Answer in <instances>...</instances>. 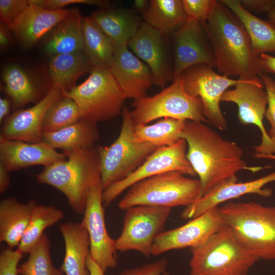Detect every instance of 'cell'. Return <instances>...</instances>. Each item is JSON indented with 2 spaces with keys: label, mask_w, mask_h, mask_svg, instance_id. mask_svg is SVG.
I'll list each match as a JSON object with an SVG mask.
<instances>
[{
  "label": "cell",
  "mask_w": 275,
  "mask_h": 275,
  "mask_svg": "<svg viewBox=\"0 0 275 275\" xmlns=\"http://www.w3.org/2000/svg\"><path fill=\"white\" fill-rule=\"evenodd\" d=\"M239 2L251 13H268L275 7V0H239Z\"/></svg>",
  "instance_id": "7bdbcfd3"
},
{
  "label": "cell",
  "mask_w": 275,
  "mask_h": 275,
  "mask_svg": "<svg viewBox=\"0 0 275 275\" xmlns=\"http://www.w3.org/2000/svg\"><path fill=\"white\" fill-rule=\"evenodd\" d=\"M167 266V260L162 258L140 267L126 269L119 275H161L166 271Z\"/></svg>",
  "instance_id": "b9f144b4"
},
{
  "label": "cell",
  "mask_w": 275,
  "mask_h": 275,
  "mask_svg": "<svg viewBox=\"0 0 275 275\" xmlns=\"http://www.w3.org/2000/svg\"><path fill=\"white\" fill-rule=\"evenodd\" d=\"M205 123L185 121L181 135L187 143L186 157L199 177L202 197L222 183L237 177L241 170L255 173L270 167L248 166L243 159L242 148Z\"/></svg>",
  "instance_id": "6da1fadb"
},
{
  "label": "cell",
  "mask_w": 275,
  "mask_h": 275,
  "mask_svg": "<svg viewBox=\"0 0 275 275\" xmlns=\"http://www.w3.org/2000/svg\"><path fill=\"white\" fill-rule=\"evenodd\" d=\"M9 31L8 26L1 23L0 46L2 48H6L11 43L12 38Z\"/></svg>",
  "instance_id": "f6af8a7d"
},
{
  "label": "cell",
  "mask_w": 275,
  "mask_h": 275,
  "mask_svg": "<svg viewBox=\"0 0 275 275\" xmlns=\"http://www.w3.org/2000/svg\"><path fill=\"white\" fill-rule=\"evenodd\" d=\"M65 253L61 267L66 275H90L87 262L90 254V239L81 223L68 222L60 226Z\"/></svg>",
  "instance_id": "603a6c76"
},
{
  "label": "cell",
  "mask_w": 275,
  "mask_h": 275,
  "mask_svg": "<svg viewBox=\"0 0 275 275\" xmlns=\"http://www.w3.org/2000/svg\"><path fill=\"white\" fill-rule=\"evenodd\" d=\"M190 275H248L259 260L224 225L203 244L191 248Z\"/></svg>",
  "instance_id": "5b68a950"
},
{
  "label": "cell",
  "mask_w": 275,
  "mask_h": 275,
  "mask_svg": "<svg viewBox=\"0 0 275 275\" xmlns=\"http://www.w3.org/2000/svg\"><path fill=\"white\" fill-rule=\"evenodd\" d=\"M125 98L134 100L146 96L154 84L149 67L129 50L127 45L115 48L109 68Z\"/></svg>",
  "instance_id": "ffe728a7"
},
{
  "label": "cell",
  "mask_w": 275,
  "mask_h": 275,
  "mask_svg": "<svg viewBox=\"0 0 275 275\" xmlns=\"http://www.w3.org/2000/svg\"><path fill=\"white\" fill-rule=\"evenodd\" d=\"M187 20L205 22L211 13L215 0H182Z\"/></svg>",
  "instance_id": "8d00e7d4"
},
{
  "label": "cell",
  "mask_w": 275,
  "mask_h": 275,
  "mask_svg": "<svg viewBox=\"0 0 275 275\" xmlns=\"http://www.w3.org/2000/svg\"><path fill=\"white\" fill-rule=\"evenodd\" d=\"M9 172L0 164V193H4L9 186L10 178Z\"/></svg>",
  "instance_id": "bcb514c9"
},
{
  "label": "cell",
  "mask_w": 275,
  "mask_h": 275,
  "mask_svg": "<svg viewBox=\"0 0 275 275\" xmlns=\"http://www.w3.org/2000/svg\"><path fill=\"white\" fill-rule=\"evenodd\" d=\"M135 9L143 14L149 6V1L147 0H135L134 1Z\"/></svg>",
  "instance_id": "681fc988"
},
{
  "label": "cell",
  "mask_w": 275,
  "mask_h": 275,
  "mask_svg": "<svg viewBox=\"0 0 275 275\" xmlns=\"http://www.w3.org/2000/svg\"><path fill=\"white\" fill-rule=\"evenodd\" d=\"M3 77L5 91L15 106H24L37 98V87L29 74L20 66L15 64L7 66L3 70Z\"/></svg>",
  "instance_id": "836d02e7"
},
{
  "label": "cell",
  "mask_w": 275,
  "mask_h": 275,
  "mask_svg": "<svg viewBox=\"0 0 275 275\" xmlns=\"http://www.w3.org/2000/svg\"><path fill=\"white\" fill-rule=\"evenodd\" d=\"M164 34L144 21L127 43L131 51L150 69L154 84L162 89L173 81V67Z\"/></svg>",
  "instance_id": "e0dca14e"
},
{
  "label": "cell",
  "mask_w": 275,
  "mask_h": 275,
  "mask_svg": "<svg viewBox=\"0 0 275 275\" xmlns=\"http://www.w3.org/2000/svg\"><path fill=\"white\" fill-rule=\"evenodd\" d=\"M99 138L97 124L81 119L59 130L43 133L42 142L64 151L94 147Z\"/></svg>",
  "instance_id": "83f0119b"
},
{
  "label": "cell",
  "mask_w": 275,
  "mask_h": 275,
  "mask_svg": "<svg viewBox=\"0 0 275 275\" xmlns=\"http://www.w3.org/2000/svg\"><path fill=\"white\" fill-rule=\"evenodd\" d=\"M234 87L224 93L221 102L235 103L238 106L240 122L243 125H255L261 131V141L254 147L255 153L275 154V143L270 138L263 122L267 97L262 80L259 77L242 80Z\"/></svg>",
  "instance_id": "4fadbf2b"
},
{
  "label": "cell",
  "mask_w": 275,
  "mask_h": 275,
  "mask_svg": "<svg viewBox=\"0 0 275 275\" xmlns=\"http://www.w3.org/2000/svg\"><path fill=\"white\" fill-rule=\"evenodd\" d=\"M50 249L49 239L44 233L29 253L27 260L19 266V274L63 275L61 268L53 266Z\"/></svg>",
  "instance_id": "e575fe53"
},
{
  "label": "cell",
  "mask_w": 275,
  "mask_h": 275,
  "mask_svg": "<svg viewBox=\"0 0 275 275\" xmlns=\"http://www.w3.org/2000/svg\"><path fill=\"white\" fill-rule=\"evenodd\" d=\"M30 5L48 10H59L71 4H81L107 7L108 2L102 0H29Z\"/></svg>",
  "instance_id": "60d3db41"
},
{
  "label": "cell",
  "mask_w": 275,
  "mask_h": 275,
  "mask_svg": "<svg viewBox=\"0 0 275 275\" xmlns=\"http://www.w3.org/2000/svg\"><path fill=\"white\" fill-rule=\"evenodd\" d=\"M240 20L245 29L251 43L253 53L275 52V26L245 10L239 0L220 1Z\"/></svg>",
  "instance_id": "d4e9b609"
},
{
  "label": "cell",
  "mask_w": 275,
  "mask_h": 275,
  "mask_svg": "<svg viewBox=\"0 0 275 275\" xmlns=\"http://www.w3.org/2000/svg\"><path fill=\"white\" fill-rule=\"evenodd\" d=\"M101 181L93 187L86 203L84 217L80 223L88 231L90 239V254L105 272L117 265L115 240L106 230Z\"/></svg>",
  "instance_id": "5bb4252c"
},
{
  "label": "cell",
  "mask_w": 275,
  "mask_h": 275,
  "mask_svg": "<svg viewBox=\"0 0 275 275\" xmlns=\"http://www.w3.org/2000/svg\"><path fill=\"white\" fill-rule=\"evenodd\" d=\"M91 17L114 48L127 45L142 23L133 12L125 10L95 11Z\"/></svg>",
  "instance_id": "484cf974"
},
{
  "label": "cell",
  "mask_w": 275,
  "mask_h": 275,
  "mask_svg": "<svg viewBox=\"0 0 275 275\" xmlns=\"http://www.w3.org/2000/svg\"><path fill=\"white\" fill-rule=\"evenodd\" d=\"M259 61L263 73L269 72L275 75V57L261 53L259 55Z\"/></svg>",
  "instance_id": "ee69618b"
},
{
  "label": "cell",
  "mask_w": 275,
  "mask_h": 275,
  "mask_svg": "<svg viewBox=\"0 0 275 275\" xmlns=\"http://www.w3.org/2000/svg\"><path fill=\"white\" fill-rule=\"evenodd\" d=\"M187 149L186 142L183 139L173 145L156 149L133 173L103 190V206H108L135 183L155 175L177 171L185 175L196 176L186 157Z\"/></svg>",
  "instance_id": "7c38bea8"
},
{
  "label": "cell",
  "mask_w": 275,
  "mask_h": 275,
  "mask_svg": "<svg viewBox=\"0 0 275 275\" xmlns=\"http://www.w3.org/2000/svg\"><path fill=\"white\" fill-rule=\"evenodd\" d=\"M84 52L92 67L109 68L114 47L91 17L82 19Z\"/></svg>",
  "instance_id": "f546056e"
},
{
  "label": "cell",
  "mask_w": 275,
  "mask_h": 275,
  "mask_svg": "<svg viewBox=\"0 0 275 275\" xmlns=\"http://www.w3.org/2000/svg\"><path fill=\"white\" fill-rule=\"evenodd\" d=\"M92 68L84 51L52 56L49 65L52 87L62 93L69 91L75 86L77 79L90 72Z\"/></svg>",
  "instance_id": "f1b7e54d"
},
{
  "label": "cell",
  "mask_w": 275,
  "mask_h": 275,
  "mask_svg": "<svg viewBox=\"0 0 275 275\" xmlns=\"http://www.w3.org/2000/svg\"><path fill=\"white\" fill-rule=\"evenodd\" d=\"M62 96V92L52 87L35 105L8 116L3 123L0 138L31 143L42 142V124L45 113Z\"/></svg>",
  "instance_id": "d6986e66"
},
{
  "label": "cell",
  "mask_w": 275,
  "mask_h": 275,
  "mask_svg": "<svg viewBox=\"0 0 275 275\" xmlns=\"http://www.w3.org/2000/svg\"><path fill=\"white\" fill-rule=\"evenodd\" d=\"M132 107L130 113L134 124L167 118L208 123L201 99L186 92L182 76L158 94L134 100Z\"/></svg>",
  "instance_id": "9c48e42d"
},
{
  "label": "cell",
  "mask_w": 275,
  "mask_h": 275,
  "mask_svg": "<svg viewBox=\"0 0 275 275\" xmlns=\"http://www.w3.org/2000/svg\"><path fill=\"white\" fill-rule=\"evenodd\" d=\"M87 265L90 275H105V272L94 260L90 254L88 257Z\"/></svg>",
  "instance_id": "7dc6e473"
},
{
  "label": "cell",
  "mask_w": 275,
  "mask_h": 275,
  "mask_svg": "<svg viewBox=\"0 0 275 275\" xmlns=\"http://www.w3.org/2000/svg\"><path fill=\"white\" fill-rule=\"evenodd\" d=\"M37 205L34 200L24 203L14 198L0 202V241L9 248L18 246L28 227L33 210Z\"/></svg>",
  "instance_id": "cb8c5ba5"
},
{
  "label": "cell",
  "mask_w": 275,
  "mask_h": 275,
  "mask_svg": "<svg viewBox=\"0 0 275 275\" xmlns=\"http://www.w3.org/2000/svg\"><path fill=\"white\" fill-rule=\"evenodd\" d=\"M10 103L6 98H0V122L3 121L7 117L10 112Z\"/></svg>",
  "instance_id": "c3c4849f"
},
{
  "label": "cell",
  "mask_w": 275,
  "mask_h": 275,
  "mask_svg": "<svg viewBox=\"0 0 275 275\" xmlns=\"http://www.w3.org/2000/svg\"><path fill=\"white\" fill-rule=\"evenodd\" d=\"M224 225L219 207L214 208L181 227L160 232L154 240L151 255L200 246Z\"/></svg>",
  "instance_id": "2e32d148"
},
{
  "label": "cell",
  "mask_w": 275,
  "mask_h": 275,
  "mask_svg": "<svg viewBox=\"0 0 275 275\" xmlns=\"http://www.w3.org/2000/svg\"><path fill=\"white\" fill-rule=\"evenodd\" d=\"M275 181V171L258 179L250 181L238 182L236 177L228 180L214 187L203 196L196 202L183 210V219H193L206 212L218 207V205L242 196L254 194L268 197L272 195L271 189L264 188L268 183Z\"/></svg>",
  "instance_id": "ac0fdd59"
},
{
  "label": "cell",
  "mask_w": 275,
  "mask_h": 275,
  "mask_svg": "<svg viewBox=\"0 0 275 275\" xmlns=\"http://www.w3.org/2000/svg\"><path fill=\"white\" fill-rule=\"evenodd\" d=\"M202 24L212 47L218 73L243 80L254 79L263 73L259 56L253 53L243 25L220 1H215Z\"/></svg>",
  "instance_id": "7a4b0ae2"
},
{
  "label": "cell",
  "mask_w": 275,
  "mask_h": 275,
  "mask_svg": "<svg viewBox=\"0 0 275 275\" xmlns=\"http://www.w3.org/2000/svg\"><path fill=\"white\" fill-rule=\"evenodd\" d=\"M161 275H171V274L168 272L166 271L163 273H162Z\"/></svg>",
  "instance_id": "f5cc1de1"
},
{
  "label": "cell",
  "mask_w": 275,
  "mask_h": 275,
  "mask_svg": "<svg viewBox=\"0 0 275 275\" xmlns=\"http://www.w3.org/2000/svg\"><path fill=\"white\" fill-rule=\"evenodd\" d=\"M172 208L137 205L126 209L121 234L115 240L117 251H135L149 258L156 236L162 231Z\"/></svg>",
  "instance_id": "30bf717a"
},
{
  "label": "cell",
  "mask_w": 275,
  "mask_h": 275,
  "mask_svg": "<svg viewBox=\"0 0 275 275\" xmlns=\"http://www.w3.org/2000/svg\"><path fill=\"white\" fill-rule=\"evenodd\" d=\"M254 157L257 158L269 159L275 160V154H259L254 153Z\"/></svg>",
  "instance_id": "f907efd6"
},
{
  "label": "cell",
  "mask_w": 275,
  "mask_h": 275,
  "mask_svg": "<svg viewBox=\"0 0 275 275\" xmlns=\"http://www.w3.org/2000/svg\"><path fill=\"white\" fill-rule=\"evenodd\" d=\"M66 159L63 152L42 142L31 143L0 138V164L9 172L34 166L45 167Z\"/></svg>",
  "instance_id": "44dd1931"
},
{
  "label": "cell",
  "mask_w": 275,
  "mask_h": 275,
  "mask_svg": "<svg viewBox=\"0 0 275 275\" xmlns=\"http://www.w3.org/2000/svg\"><path fill=\"white\" fill-rule=\"evenodd\" d=\"M82 19L78 9L70 10L48 37L45 51L52 56L84 51Z\"/></svg>",
  "instance_id": "4316f807"
},
{
  "label": "cell",
  "mask_w": 275,
  "mask_h": 275,
  "mask_svg": "<svg viewBox=\"0 0 275 275\" xmlns=\"http://www.w3.org/2000/svg\"><path fill=\"white\" fill-rule=\"evenodd\" d=\"M181 76L186 92L201 99L208 123L221 130L227 129L228 123L220 106L221 98L229 87L243 79L221 74L215 72L212 67L203 64L189 68Z\"/></svg>",
  "instance_id": "8fae6325"
},
{
  "label": "cell",
  "mask_w": 275,
  "mask_h": 275,
  "mask_svg": "<svg viewBox=\"0 0 275 275\" xmlns=\"http://www.w3.org/2000/svg\"><path fill=\"white\" fill-rule=\"evenodd\" d=\"M185 121L162 118L151 124H134L138 140L150 143L157 148L173 145L181 139Z\"/></svg>",
  "instance_id": "1f68e13d"
},
{
  "label": "cell",
  "mask_w": 275,
  "mask_h": 275,
  "mask_svg": "<svg viewBox=\"0 0 275 275\" xmlns=\"http://www.w3.org/2000/svg\"><path fill=\"white\" fill-rule=\"evenodd\" d=\"M63 217V211L54 206L36 205L17 249L23 254H29L44 234V230L56 224Z\"/></svg>",
  "instance_id": "d6a6232c"
},
{
  "label": "cell",
  "mask_w": 275,
  "mask_h": 275,
  "mask_svg": "<svg viewBox=\"0 0 275 275\" xmlns=\"http://www.w3.org/2000/svg\"><path fill=\"white\" fill-rule=\"evenodd\" d=\"M219 209L240 245L259 260H275V206L229 202Z\"/></svg>",
  "instance_id": "277c9868"
},
{
  "label": "cell",
  "mask_w": 275,
  "mask_h": 275,
  "mask_svg": "<svg viewBox=\"0 0 275 275\" xmlns=\"http://www.w3.org/2000/svg\"><path fill=\"white\" fill-rule=\"evenodd\" d=\"M90 72L84 82L62 96L74 101L82 119L97 124L122 113L126 98L109 68L92 67Z\"/></svg>",
  "instance_id": "52a82bcc"
},
{
  "label": "cell",
  "mask_w": 275,
  "mask_h": 275,
  "mask_svg": "<svg viewBox=\"0 0 275 275\" xmlns=\"http://www.w3.org/2000/svg\"><path fill=\"white\" fill-rule=\"evenodd\" d=\"M81 119L79 109L74 101L62 96L46 112L42 124V132L59 130Z\"/></svg>",
  "instance_id": "d590c367"
},
{
  "label": "cell",
  "mask_w": 275,
  "mask_h": 275,
  "mask_svg": "<svg viewBox=\"0 0 275 275\" xmlns=\"http://www.w3.org/2000/svg\"><path fill=\"white\" fill-rule=\"evenodd\" d=\"M143 16L145 22L163 33L176 30L187 20L182 0H151Z\"/></svg>",
  "instance_id": "4dcf8cb0"
},
{
  "label": "cell",
  "mask_w": 275,
  "mask_h": 275,
  "mask_svg": "<svg viewBox=\"0 0 275 275\" xmlns=\"http://www.w3.org/2000/svg\"><path fill=\"white\" fill-rule=\"evenodd\" d=\"M63 152L67 159L45 167L36 179L60 190L73 211L83 214L93 187L100 180L99 155L96 147Z\"/></svg>",
  "instance_id": "3957f363"
},
{
  "label": "cell",
  "mask_w": 275,
  "mask_h": 275,
  "mask_svg": "<svg viewBox=\"0 0 275 275\" xmlns=\"http://www.w3.org/2000/svg\"><path fill=\"white\" fill-rule=\"evenodd\" d=\"M69 13L67 9L48 10L30 5L8 28L23 47L30 48Z\"/></svg>",
  "instance_id": "7402d4cb"
},
{
  "label": "cell",
  "mask_w": 275,
  "mask_h": 275,
  "mask_svg": "<svg viewBox=\"0 0 275 275\" xmlns=\"http://www.w3.org/2000/svg\"><path fill=\"white\" fill-rule=\"evenodd\" d=\"M122 115V126L117 139L108 146L96 147L99 157L103 190L133 173L157 148L137 140L134 123L128 108H123Z\"/></svg>",
  "instance_id": "ba28073f"
},
{
  "label": "cell",
  "mask_w": 275,
  "mask_h": 275,
  "mask_svg": "<svg viewBox=\"0 0 275 275\" xmlns=\"http://www.w3.org/2000/svg\"><path fill=\"white\" fill-rule=\"evenodd\" d=\"M177 171L160 174L142 180L128 188L118 206L125 210L137 205L172 208L186 207L202 197L199 179L187 177Z\"/></svg>",
  "instance_id": "8992f818"
},
{
  "label": "cell",
  "mask_w": 275,
  "mask_h": 275,
  "mask_svg": "<svg viewBox=\"0 0 275 275\" xmlns=\"http://www.w3.org/2000/svg\"><path fill=\"white\" fill-rule=\"evenodd\" d=\"M29 6V0H0L1 23L9 27Z\"/></svg>",
  "instance_id": "f35d334b"
},
{
  "label": "cell",
  "mask_w": 275,
  "mask_h": 275,
  "mask_svg": "<svg viewBox=\"0 0 275 275\" xmlns=\"http://www.w3.org/2000/svg\"><path fill=\"white\" fill-rule=\"evenodd\" d=\"M173 81L197 65L215 67L213 52L201 23L187 20L173 35Z\"/></svg>",
  "instance_id": "9a60e30c"
},
{
  "label": "cell",
  "mask_w": 275,
  "mask_h": 275,
  "mask_svg": "<svg viewBox=\"0 0 275 275\" xmlns=\"http://www.w3.org/2000/svg\"><path fill=\"white\" fill-rule=\"evenodd\" d=\"M268 18V21L272 25L275 26V7L268 13H267Z\"/></svg>",
  "instance_id": "816d5d0a"
},
{
  "label": "cell",
  "mask_w": 275,
  "mask_h": 275,
  "mask_svg": "<svg viewBox=\"0 0 275 275\" xmlns=\"http://www.w3.org/2000/svg\"><path fill=\"white\" fill-rule=\"evenodd\" d=\"M23 255L17 249H3L0 253V275H19L18 264Z\"/></svg>",
  "instance_id": "ab89813d"
},
{
  "label": "cell",
  "mask_w": 275,
  "mask_h": 275,
  "mask_svg": "<svg viewBox=\"0 0 275 275\" xmlns=\"http://www.w3.org/2000/svg\"><path fill=\"white\" fill-rule=\"evenodd\" d=\"M267 97V107L265 117L270 124L268 134L275 143V80L270 76L262 73L260 75Z\"/></svg>",
  "instance_id": "74e56055"
}]
</instances>
